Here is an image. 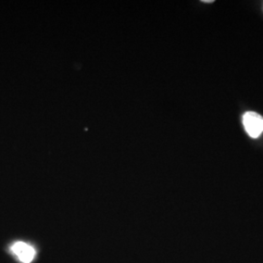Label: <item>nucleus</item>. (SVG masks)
<instances>
[{
  "mask_svg": "<svg viewBox=\"0 0 263 263\" xmlns=\"http://www.w3.org/2000/svg\"><path fill=\"white\" fill-rule=\"evenodd\" d=\"M13 254H15L20 261L23 263H30L35 257V250L30 245L24 242H17L11 248Z\"/></svg>",
  "mask_w": 263,
  "mask_h": 263,
  "instance_id": "nucleus-2",
  "label": "nucleus"
},
{
  "mask_svg": "<svg viewBox=\"0 0 263 263\" xmlns=\"http://www.w3.org/2000/svg\"><path fill=\"white\" fill-rule=\"evenodd\" d=\"M245 130L251 138L256 139L263 133V117L258 113L249 111L243 116Z\"/></svg>",
  "mask_w": 263,
  "mask_h": 263,
  "instance_id": "nucleus-1",
  "label": "nucleus"
}]
</instances>
